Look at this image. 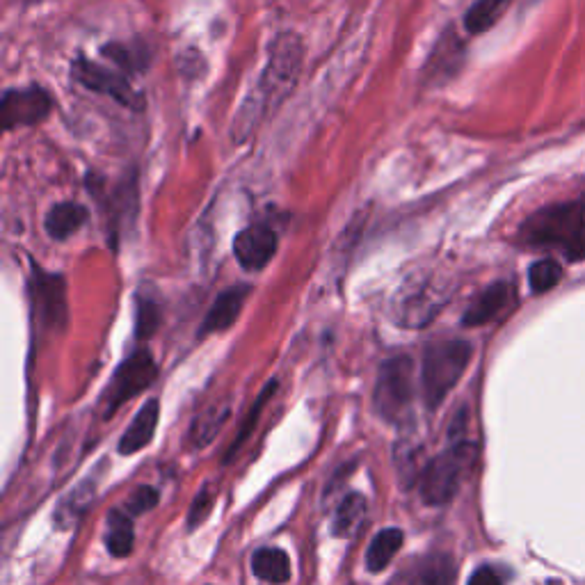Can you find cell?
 I'll return each instance as SVG.
<instances>
[{
  "label": "cell",
  "mask_w": 585,
  "mask_h": 585,
  "mask_svg": "<svg viewBox=\"0 0 585 585\" xmlns=\"http://www.w3.org/2000/svg\"><path fill=\"white\" fill-rule=\"evenodd\" d=\"M458 565L448 554H430L412 560L403 567L389 585H455Z\"/></svg>",
  "instance_id": "obj_13"
},
{
  "label": "cell",
  "mask_w": 585,
  "mask_h": 585,
  "mask_svg": "<svg viewBox=\"0 0 585 585\" xmlns=\"http://www.w3.org/2000/svg\"><path fill=\"white\" fill-rule=\"evenodd\" d=\"M252 572L256 579L282 585L291 581V558L286 551L275 547H263L252 556Z\"/></svg>",
  "instance_id": "obj_19"
},
{
  "label": "cell",
  "mask_w": 585,
  "mask_h": 585,
  "mask_svg": "<svg viewBox=\"0 0 585 585\" xmlns=\"http://www.w3.org/2000/svg\"><path fill=\"white\" fill-rule=\"evenodd\" d=\"M279 236L270 224L256 222L245 227L234 238V256L247 272H259L268 266L277 254Z\"/></svg>",
  "instance_id": "obj_12"
},
{
  "label": "cell",
  "mask_w": 585,
  "mask_h": 585,
  "mask_svg": "<svg viewBox=\"0 0 585 585\" xmlns=\"http://www.w3.org/2000/svg\"><path fill=\"white\" fill-rule=\"evenodd\" d=\"M96 494V478H85L83 483H78L74 490H71L64 499L58 503V508L53 512V524L60 528V531H71L80 524V519L92 506Z\"/></svg>",
  "instance_id": "obj_16"
},
{
  "label": "cell",
  "mask_w": 585,
  "mask_h": 585,
  "mask_svg": "<svg viewBox=\"0 0 585 585\" xmlns=\"http://www.w3.org/2000/svg\"><path fill=\"white\" fill-rule=\"evenodd\" d=\"M213 506H215V485L213 483H206L202 490L197 492L195 501H192L190 506V512H188V531H195V528L199 524H204L208 515L213 512Z\"/></svg>",
  "instance_id": "obj_29"
},
{
  "label": "cell",
  "mask_w": 585,
  "mask_h": 585,
  "mask_svg": "<svg viewBox=\"0 0 585 585\" xmlns=\"http://www.w3.org/2000/svg\"><path fill=\"white\" fill-rule=\"evenodd\" d=\"M469 585H503V583H501V576L496 574L492 567L483 565V567H478L474 574H471Z\"/></svg>",
  "instance_id": "obj_31"
},
{
  "label": "cell",
  "mask_w": 585,
  "mask_h": 585,
  "mask_svg": "<svg viewBox=\"0 0 585 585\" xmlns=\"http://www.w3.org/2000/svg\"><path fill=\"white\" fill-rule=\"evenodd\" d=\"M94 195L101 197V208L103 215L108 220V229L112 234V245H117L119 234L126 229H131L138 218L140 208V186H138V172L124 174L115 186H112L106 195L101 192H94Z\"/></svg>",
  "instance_id": "obj_10"
},
{
  "label": "cell",
  "mask_w": 585,
  "mask_h": 585,
  "mask_svg": "<svg viewBox=\"0 0 585 585\" xmlns=\"http://www.w3.org/2000/svg\"><path fill=\"white\" fill-rule=\"evenodd\" d=\"M71 78H74L80 87H85V90L108 96V99L128 110L142 112L147 108L144 94L140 90H135L131 80L124 74L103 67L99 62H92L90 58H85V55H78V58L71 62Z\"/></svg>",
  "instance_id": "obj_7"
},
{
  "label": "cell",
  "mask_w": 585,
  "mask_h": 585,
  "mask_svg": "<svg viewBox=\"0 0 585 585\" xmlns=\"http://www.w3.org/2000/svg\"><path fill=\"white\" fill-rule=\"evenodd\" d=\"M67 279L60 272L44 270L32 263L28 279L30 320L39 336L62 332L69 323V295Z\"/></svg>",
  "instance_id": "obj_4"
},
{
  "label": "cell",
  "mask_w": 585,
  "mask_h": 585,
  "mask_svg": "<svg viewBox=\"0 0 585 585\" xmlns=\"http://www.w3.org/2000/svg\"><path fill=\"white\" fill-rule=\"evenodd\" d=\"M252 291L254 288L250 284H234V286L224 288V291L211 304L206 318L202 320V327H199V339L229 330V327L238 320L240 311H243L245 302L252 295Z\"/></svg>",
  "instance_id": "obj_14"
},
{
  "label": "cell",
  "mask_w": 585,
  "mask_h": 585,
  "mask_svg": "<svg viewBox=\"0 0 585 585\" xmlns=\"http://www.w3.org/2000/svg\"><path fill=\"white\" fill-rule=\"evenodd\" d=\"M53 96L44 87L28 85L7 90L0 99V122L3 131H14V128L35 126L51 115Z\"/></svg>",
  "instance_id": "obj_9"
},
{
  "label": "cell",
  "mask_w": 585,
  "mask_h": 585,
  "mask_svg": "<svg viewBox=\"0 0 585 585\" xmlns=\"http://www.w3.org/2000/svg\"><path fill=\"white\" fill-rule=\"evenodd\" d=\"M158 492L154 487H138L135 494L131 496V501H128V515L135 517V515H142V512H149L158 506Z\"/></svg>",
  "instance_id": "obj_30"
},
{
  "label": "cell",
  "mask_w": 585,
  "mask_h": 585,
  "mask_svg": "<svg viewBox=\"0 0 585 585\" xmlns=\"http://www.w3.org/2000/svg\"><path fill=\"white\" fill-rule=\"evenodd\" d=\"M90 220V211L83 204L76 202H60L55 204L44 218V229L51 240H67L85 227V222Z\"/></svg>",
  "instance_id": "obj_17"
},
{
  "label": "cell",
  "mask_w": 585,
  "mask_h": 585,
  "mask_svg": "<svg viewBox=\"0 0 585 585\" xmlns=\"http://www.w3.org/2000/svg\"><path fill=\"white\" fill-rule=\"evenodd\" d=\"M474 346L464 339H442L423 352L421 391L428 410H437L467 371Z\"/></svg>",
  "instance_id": "obj_3"
},
{
  "label": "cell",
  "mask_w": 585,
  "mask_h": 585,
  "mask_svg": "<svg viewBox=\"0 0 585 585\" xmlns=\"http://www.w3.org/2000/svg\"><path fill=\"white\" fill-rule=\"evenodd\" d=\"M227 416H229V403H218L199 414L197 419L192 421L190 432H188L190 446L204 448L211 444L213 439L218 437V432L224 426V421H227Z\"/></svg>",
  "instance_id": "obj_23"
},
{
  "label": "cell",
  "mask_w": 585,
  "mask_h": 585,
  "mask_svg": "<svg viewBox=\"0 0 585 585\" xmlns=\"http://www.w3.org/2000/svg\"><path fill=\"white\" fill-rule=\"evenodd\" d=\"M135 533H133V519L128 512L112 510L108 515V533H106V547L115 558H126L133 551Z\"/></svg>",
  "instance_id": "obj_25"
},
{
  "label": "cell",
  "mask_w": 585,
  "mask_h": 585,
  "mask_svg": "<svg viewBox=\"0 0 585 585\" xmlns=\"http://www.w3.org/2000/svg\"><path fill=\"white\" fill-rule=\"evenodd\" d=\"M275 391H277V380H270V382L266 384V387H263V391H261V394H259V398L254 400L252 410L247 412L245 421H243V426H240V430H238L236 439H234V442H231L229 451H227V458H224V462H231V460H234V455H236L238 448L243 446V444L247 442V439H250V435H252L254 428H256V423H259L261 414H263V410H266L268 400L272 398V394H275Z\"/></svg>",
  "instance_id": "obj_27"
},
{
  "label": "cell",
  "mask_w": 585,
  "mask_h": 585,
  "mask_svg": "<svg viewBox=\"0 0 585 585\" xmlns=\"http://www.w3.org/2000/svg\"><path fill=\"white\" fill-rule=\"evenodd\" d=\"M444 304V298L435 293V286L430 284V279H419L416 284L405 286V291L400 288L394 309L400 325L416 330V327L430 325Z\"/></svg>",
  "instance_id": "obj_11"
},
{
  "label": "cell",
  "mask_w": 585,
  "mask_h": 585,
  "mask_svg": "<svg viewBox=\"0 0 585 585\" xmlns=\"http://www.w3.org/2000/svg\"><path fill=\"white\" fill-rule=\"evenodd\" d=\"M510 3L512 0H476L467 10V14H464V28L471 35H483V32L494 28V23L506 14Z\"/></svg>",
  "instance_id": "obj_26"
},
{
  "label": "cell",
  "mask_w": 585,
  "mask_h": 585,
  "mask_svg": "<svg viewBox=\"0 0 585 585\" xmlns=\"http://www.w3.org/2000/svg\"><path fill=\"white\" fill-rule=\"evenodd\" d=\"M403 542H405V535L400 528H384V531H380L373 538V542L368 544V551H366L368 570H371L373 574H378L384 570V567H389V563L396 558L400 547H403Z\"/></svg>",
  "instance_id": "obj_21"
},
{
  "label": "cell",
  "mask_w": 585,
  "mask_h": 585,
  "mask_svg": "<svg viewBox=\"0 0 585 585\" xmlns=\"http://www.w3.org/2000/svg\"><path fill=\"white\" fill-rule=\"evenodd\" d=\"M160 320H163V307L151 295V288L142 286L135 295V339H151L160 327Z\"/></svg>",
  "instance_id": "obj_24"
},
{
  "label": "cell",
  "mask_w": 585,
  "mask_h": 585,
  "mask_svg": "<svg viewBox=\"0 0 585 585\" xmlns=\"http://www.w3.org/2000/svg\"><path fill=\"white\" fill-rule=\"evenodd\" d=\"M158 366L154 355L147 348H138L128 355L112 375L106 394V416L115 414L128 400L140 396L144 389L154 384Z\"/></svg>",
  "instance_id": "obj_8"
},
{
  "label": "cell",
  "mask_w": 585,
  "mask_h": 585,
  "mask_svg": "<svg viewBox=\"0 0 585 585\" xmlns=\"http://www.w3.org/2000/svg\"><path fill=\"white\" fill-rule=\"evenodd\" d=\"M512 302H515V286L510 282H494L469 304V309L462 316V325L480 327L492 323L501 314H506L512 307Z\"/></svg>",
  "instance_id": "obj_15"
},
{
  "label": "cell",
  "mask_w": 585,
  "mask_h": 585,
  "mask_svg": "<svg viewBox=\"0 0 585 585\" xmlns=\"http://www.w3.org/2000/svg\"><path fill=\"white\" fill-rule=\"evenodd\" d=\"M476 458V446L464 442H453L442 455L428 462L421 471L419 492L426 506H444L458 494L462 478L467 474L471 462Z\"/></svg>",
  "instance_id": "obj_5"
},
{
  "label": "cell",
  "mask_w": 585,
  "mask_h": 585,
  "mask_svg": "<svg viewBox=\"0 0 585 585\" xmlns=\"http://www.w3.org/2000/svg\"><path fill=\"white\" fill-rule=\"evenodd\" d=\"M304 64V42L298 32H279L270 46L266 67L252 94L243 101L234 119V142H247L259 124L295 90Z\"/></svg>",
  "instance_id": "obj_1"
},
{
  "label": "cell",
  "mask_w": 585,
  "mask_h": 585,
  "mask_svg": "<svg viewBox=\"0 0 585 585\" xmlns=\"http://www.w3.org/2000/svg\"><path fill=\"white\" fill-rule=\"evenodd\" d=\"M560 277H563V268L558 266L554 259H542L535 261L531 268H528V284H531L533 293H547L554 288Z\"/></svg>",
  "instance_id": "obj_28"
},
{
  "label": "cell",
  "mask_w": 585,
  "mask_h": 585,
  "mask_svg": "<svg viewBox=\"0 0 585 585\" xmlns=\"http://www.w3.org/2000/svg\"><path fill=\"white\" fill-rule=\"evenodd\" d=\"M158 416H160V405L156 398H151L149 403L142 405V410L135 414L133 423L124 432V437L119 439V453L133 455L142 451L144 446H149L158 428Z\"/></svg>",
  "instance_id": "obj_18"
},
{
  "label": "cell",
  "mask_w": 585,
  "mask_h": 585,
  "mask_svg": "<svg viewBox=\"0 0 585 585\" xmlns=\"http://www.w3.org/2000/svg\"><path fill=\"white\" fill-rule=\"evenodd\" d=\"M101 55L117 64L124 74H140L149 67L151 51L142 42H110L101 46Z\"/></svg>",
  "instance_id": "obj_20"
},
{
  "label": "cell",
  "mask_w": 585,
  "mask_h": 585,
  "mask_svg": "<svg viewBox=\"0 0 585 585\" xmlns=\"http://www.w3.org/2000/svg\"><path fill=\"white\" fill-rule=\"evenodd\" d=\"M368 512V503L362 494L352 492L346 499L341 501V506L336 508L334 522H332V533L336 538H352L359 528H362L364 519Z\"/></svg>",
  "instance_id": "obj_22"
},
{
  "label": "cell",
  "mask_w": 585,
  "mask_h": 585,
  "mask_svg": "<svg viewBox=\"0 0 585 585\" xmlns=\"http://www.w3.org/2000/svg\"><path fill=\"white\" fill-rule=\"evenodd\" d=\"M519 240L531 247H558L570 261H583L585 206L567 202L540 208L519 227Z\"/></svg>",
  "instance_id": "obj_2"
},
{
  "label": "cell",
  "mask_w": 585,
  "mask_h": 585,
  "mask_svg": "<svg viewBox=\"0 0 585 585\" xmlns=\"http://www.w3.org/2000/svg\"><path fill=\"white\" fill-rule=\"evenodd\" d=\"M414 362L407 355L389 357L375 380L373 407L382 421L403 423L414 403Z\"/></svg>",
  "instance_id": "obj_6"
}]
</instances>
